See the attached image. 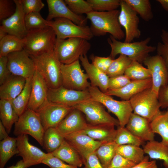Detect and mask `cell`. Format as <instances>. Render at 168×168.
<instances>
[{"mask_svg":"<svg viewBox=\"0 0 168 168\" xmlns=\"http://www.w3.org/2000/svg\"><path fill=\"white\" fill-rule=\"evenodd\" d=\"M119 12V10L116 9L105 12L93 11L86 14L94 36H104L108 33L118 40L124 39L125 34L118 20Z\"/></svg>","mask_w":168,"mask_h":168,"instance_id":"cell-1","label":"cell"},{"mask_svg":"<svg viewBox=\"0 0 168 168\" xmlns=\"http://www.w3.org/2000/svg\"><path fill=\"white\" fill-rule=\"evenodd\" d=\"M151 38L148 37L140 41L127 43L122 42L110 35L107 42L111 48L109 56L114 59L118 54L125 55L133 61L140 63L149 56V54L156 50V47L149 45Z\"/></svg>","mask_w":168,"mask_h":168,"instance_id":"cell-2","label":"cell"},{"mask_svg":"<svg viewBox=\"0 0 168 168\" xmlns=\"http://www.w3.org/2000/svg\"><path fill=\"white\" fill-rule=\"evenodd\" d=\"M36 69L41 75L49 88L62 86L61 63L58 60L54 49L35 56H30Z\"/></svg>","mask_w":168,"mask_h":168,"instance_id":"cell-3","label":"cell"},{"mask_svg":"<svg viewBox=\"0 0 168 168\" xmlns=\"http://www.w3.org/2000/svg\"><path fill=\"white\" fill-rule=\"evenodd\" d=\"M91 47L88 40L80 38L66 39L56 38L54 47L55 54L60 63L68 64L79 60L86 54Z\"/></svg>","mask_w":168,"mask_h":168,"instance_id":"cell-4","label":"cell"},{"mask_svg":"<svg viewBox=\"0 0 168 168\" xmlns=\"http://www.w3.org/2000/svg\"><path fill=\"white\" fill-rule=\"evenodd\" d=\"M24 39L23 49L30 56H35L54 49L56 36L49 26L29 31Z\"/></svg>","mask_w":168,"mask_h":168,"instance_id":"cell-5","label":"cell"},{"mask_svg":"<svg viewBox=\"0 0 168 168\" xmlns=\"http://www.w3.org/2000/svg\"><path fill=\"white\" fill-rule=\"evenodd\" d=\"M133 113L149 120L150 122L163 112L158 95L152 90L147 89L133 96L129 100Z\"/></svg>","mask_w":168,"mask_h":168,"instance_id":"cell-6","label":"cell"},{"mask_svg":"<svg viewBox=\"0 0 168 168\" xmlns=\"http://www.w3.org/2000/svg\"><path fill=\"white\" fill-rule=\"evenodd\" d=\"M88 91L91 99L101 103L117 118L119 126L126 125L133 110L129 101H119L102 92L96 87L90 86Z\"/></svg>","mask_w":168,"mask_h":168,"instance_id":"cell-7","label":"cell"},{"mask_svg":"<svg viewBox=\"0 0 168 168\" xmlns=\"http://www.w3.org/2000/svg\"><path fill=\"white\" fill-rule=\"evenodd\" d=\"M44 131L37 113L27 108L15 124L13 134L17 137L29 134L43 147Z\"/></svg>","mask_w":168,"mask_h":168,"instance_id":"cell-8","label":"cell"},{"mask_svg":"<svg viewBox=\"0 0 168 168\" xmlns=\"http://www.w3.org/2000/svg\"><path fill=\"white\" fill-rule=\"evenodd\" d=\"M48 25L53 29L58 39L80 38L88 40L94 36L88 26L78 25L67 19L55 18L48 21Z\"/></svg>","mask_w":168,"mask_h":168,"instance_id":"cell-9","label":"cell"},{"mask_svg":"<svg viewBox=\"0 0 168 168\" xmlns=\"http://www.w3.org/2000/svg\"><path fill=\"white\" fill-rule=\"evenodd\" d=\"M104 107L100 103L91 99L79 103L73 107L85 114L89 124L93 125L110 124L117 127L119 126L118 120L107 112Z\"/></svg>","mask_w":168,"mask_h":168,"instance_id":"cell-10","label":"cell"},{"mask_svg":"<svg viewBox=\"0 0 168 168\" xmlns=\"http://www.w3.org/2000/svg\"><path fill=\"white\" fill-rule=\"evenodd\" d=\"M62 86L67 89L78 91H88L91 86L86 73L82 70L79 60L68 64H61Z\"/></svg>","mask_w":168,"mask_h":168,"instance_id":"cell-11","label":"cell"},{"mask_svg":"<svg viewBox=\"0 0 168 168\" xmlns=\"http://www.w3.org/2000/svg\"><path fill=\"white\" fill-rule=\"evenodd\" d=\"M73 108L48 101L36 112L45 131L50 128H56Z\"/></svg>","mask_w":168,"mask_h":168,"instance_id":"cell-12","label":"cell"},{"mask_svg":"<svg viewBox=\"0 0 168 168\" xmlns=\"http://www.w3.org/2000/svg\"><path fill=\"white\" fill-rule=\"evenodd\" d=\"M7 58V67L12 74L26 79L33 76L36 70L35 63L24 49L10 53Z\"/></svg>","mask_w":168,"mask_h":168,"instance_id":"cell-13","label":"cell"},{"mask_svg":"<svg viewBox=\"0 0 168 168\" xmlns=\"http://www.w3.org/2000/svg\"><path fill=\"white\" fill-rule=\"evenodd\" d=\"M91 99L88 91H78L67 89L61 86L55 89L49 88V101L73 107Z\"/></svg>","mask_w":168,"mask_h":168,"instance_id":"cell-14","label":"cell"},{"mask_svg":"<svg viewBox=\"0 0 168 168\" xmlns=\"http://www.w3.org/2000/svg\"><path fill=\"white\" fill-rule=\"evenodd\" d=\"M120 10L118 17L119 23L125 30L124 42H131L140 38L141 31L138 28L139 22L138 14L132 10L124 0H121Z\"/></svg>","mask_w":168,"mask_h":168,"instance_id":"cell-15","label":"cell"},{"mask_svg":"<svg viewBox=\"0 0 168 168\" xmlns=\"http://www.w3.org/2000/svg\"><path fill=\"white\" fill-rule=\"evenodd\" d=\"M143 63L151 72L152 89L158 95L160 88L168 85V69L162 58L157 54L149 56Z\"/></svg>","mask_w":168,"mask_h":168,"instance_id":"cell-16","label":"cell"},{"mask_svg":"<svg viewBox=\"0 0 168 168\" xmlns=\"http://www.w3.org/2000/svg\"><path fill=\"white\" fill-rule=\"evenodd\" d=\"M16 144L18 152V156L21 157L27 167L41 163L49 154L30 144L27 135L16 137Z\"/></svg>","mask_w":168,"mask_h":168,"instance_id":"cell-17","label":"cell"},{"mask_svg":"<svg viewBox=\"0 0 168 168\" xmlns=\"http://www.w3.org/2000/svg\"><path fill=\"white\" fill-rule=\"evenodd\" d=\"M16 5L14 13L10 17L1 21L0 28L7 34L24 39L28 31L25 22V14L23 11L21 0H14Z\"/></svg>","mask_w":168,"mask_h":168,"instance_id":"cell-18","label":"cell"},{"mask_svg":"<svg viewBox=\"0 0 168 168\" xmlns=\"http://www.w3.org/2000/svg\"><path fill=\"white\" fill-rule=\"evenodd\" d=\"M62 135L65 140L79 153L83 161L87 156L95 152L101 145L105 143L94 140L80 131Z\"/></svg>","mask_w":168,"mask_h":168,"instance_id":"cell-19","label":"cell"},{"mask_svg":"<svg viewBox=\"0 0 168 168\" xmlns=\"http://www.w3.org/2000/svg\"><path fill=\"white\" fill-rule=\"evenodd\" d=\"M48 14L46 20L48 21L53 19L60 18L69 19L79 26H86L87 19L82 16L76 15L68 7L64 0H47Z\"/></svg>","mask_w":168,"mask_h":168,"instance_id":"cell-20","label":"cell"},{"mask_svg":"<svg viewBox=\"0 0 168 168\" xmlns=\"http://www.w3.org/2000/svg\"><path fill=\"white\" fill-rule=\"evenodd\" d=\"M48 86L36 69L32 77L30 98L27 108L36 112L48 101Z\"/></svg>","mask_w":168,"mask_h":168,"instance_id":"cell-21","label":"cell"},{"mask_svg":"<svg viewBox=\"0 0 168 168\" xmlns=\"http://www.w3.org/2000/svg\"><path fill=\"white\" fill-rule=\"evenodd\" d=\"M147 119L132 113L125 127L133 135L144 142L154 140L155 133Z\"/></svg>","mask_w":168,"mask_h":168,"instance_id":"cell-22","label":"cell"},{"mask_svg":"<svg viewBox=\"0 0 168 168\" xmlns=\"http://www.w3.org/2000/svg\"><path fill=\"white\" fill-rule=\"evenodd\" d=\"M82 112L74 108L56 128L62 135L81 131L86 128L87 124Z\"/></svg>","mask_w":168,"mask_h":168,"instance_id":"cell-23","label":"cell"},{"mask_svg":"<svg viewBox=\"0 0 168 168\" xmlns=\"http://www.w3.org/2000/svg\"><path fill=\"white\" fill-rule=\"evenodd\" d=\"M79 60L90 80L91 86L97 87L105 93L108 90L109 77L90 63L86 54L81 56Z\"/></svg>","mask_w":168,"mask_h":168,"instance_id":"cell-24","label":"cell"},{"mask_svg":"<svg viewBox=\"0 0 168 168\" xmlns=\"http://www.w3.org/2000/svg\"><path fill=\"white\" fill-rule=\"evenodd\" d=\"M151 78L141 80L131 81L130 82L119 89L108 90L105 93L120 97L124 100L129 101L134 96L147 89L151 88Z\"/></svg>","mask_w":168,"mask_h":168,"instance_id":"cell-25","label":"cell"},{"mask_svg":"<svg viewBox=\"0 0 168 168\" xmlns=\"http://www.w3.org/2000/svg\"><path fill=\"white\" fill-rule=\"evenodd\" d=\"M26 80L22 77L11 74L0 85V98L11 101L22 91Z\"/></svg>","mask_w":168,"mask_h":168,"instance_id":"cell-26","label":"cell"},{"mask_svg":"<svg viewBox=\"0 0 168 168\" xmlns=\"http://www.w3.org/2000/svg\"><path fill=\"white\" fill-rule=\"evenodd\" d=\"M114 127L110 124L93 125L88 124L86 128L79 131L94 140L107 143L114 141L117 132Z\"/></svg>","mask_w":168,"mask_h":168,"instance_id":"cell-27","label":"cell"},{"mask_svg":"<svg viewBox=\"0 0 168 168\" xmlns=\"http://www.w3.org/2000/svg\"><path fill=\"white\" fill-rule=\"evenodd\" d=\"M50 153L68 164L77 167H81L83 164L79 153L65 139L58 149Z\"/></svg>","mask_w":168,"mask_h":168,"instance_id":"cell-28","label":"cell"},{"mask_svg":"<svg viewBox=\"0 0 168 168\" xmlns=\"http://www.w3.org/2000/svg\"><path fill=\"white\" fill-rule=\"evenodd\" d=\"M145 154L153 159L160 160L163 161L165 168H168V146L160 142L154 140L147 142L143 146Z\"/></svg>","mask_w":168,"mask_h":168,"instance_id":"cell-29","label":"cell"},{"mask_svg":"<svg viewBox=\"0 0 168 168\" xmlns=\"http://www.w3.org/2000/svg\"><path fill=\"white\" fill-rule=\"evenodd\" d=\"M19 117L11 101L0 99V121L5 127L8 134L11 132L13 124L18 121Z\"/></svg>","mask_w":168,"mask_h":168,"instance_id":"cell-30","label":"cell"},{"mask_svg":"<svg viewBox=\"0 0 168 168\" xmlns=\"http://www.w3.org/2000/svg\"><path fill=\"white\" fill-rule=\"evenodd\" d=\"M24 39L7 34L0 40V57L7 56L10 53L23 49Z\"/></svg>","mask_w":168,"mask_h":168,"instance_id":"cell-31","label":"cell"},{"mask_svg":"<svg viewBox=\"0 0 168 168\" xmlns=\"http://www.w3.org/2000/svg\"><path fill=\"white\" fill-rule=\"evenodd\" d=\"M116 152L136 165L141 162L145 157L143 149L133 145H118Z\"/></svg>","mask_w":168,"mask_h":168,"instance_id":"cell-32","label":"cell"},{"mask_svg":"<svg viewBox=\"0 0 168 168\" xmlns=\"http://www.w3.org/2000/svg\"><path fill=\"white\" fill-rule=\"evenodd\" d=\"M32 77L26 79L25 85L22 91L11 101L14 109L19 116L27 108L30 98Z\"/></svg>","mask_w":168,"mask_h":168,"instance_id":"cell-33","label":"cell"},{"mask_svg":"<svg viewBox=\"0 0 168 168\" xmlns=\"http://www.w3.org/2000/svg\"><path fill=\"white\" fill-rule=\"evenodd\" d=\"M18 152L16 138L9 136L0 142V168H4L8 161Z\"/></svg>","mask_w":168,"mask_h":168,"instance_id":"cell-34","label":"cell"},{"mask_svg":"<svg viewBox=\"0 0 168 168\" xmlns=\"http://www.w3.org/2000/svg\"><path fill=\"white\" fill-rule=\"evenodd\" d=\"M64 139L56 128H49L44 131L42 147L47 153H52L60 147Z\"/></svg>","mask_w":168,"mask_h":168,"instance_id":"cell-35","label":"cell"},{"mask_svg":"<svg viewBox=\"0 0 168 168\" xmlns=\"http://www.w3.org/2000/svg\"><path fill=\"white\" fill-rule=\"evenodd\" d=\"M150 126L153 133L161 136V142L168 146V107L151 122Z\"/></svg>","mask_w":168,"mask_h":168,"instance_id":"cell-36","label":"cell"},{"mask_svg":"<svg viewBox=\"0 0 168 168\" xmlns=\"http://www.w3.org/2000/svg\"><path fill=\"white\" fill-rule=\"evenodd\" d=\"M118 146L114 141L105 143L101 145L95 152L101 164L105 168L109 165L116 153Z\"/></svg>","mask_w":168,"mask_h":168,"instance_id":"cell-37","label":"cell"},{"mask_svg":"<svg viewBox=\"0 0 168 168\" xmlns=\"http://www.w3.org/2000/svg\"><path fill=\"white\" fill-rule=\"evenodd\" d=\"M130 7L138 14L144 21H148L153 17L150 1L149 0H124Z\"/></svg>","mask_w":168,"mask_h":168,"instance_id":"cell-38","label":"cell"},{"mask_svg":"<svg viewBox=\"0 0 168 168\" xmlns=\"http://www.w3.org/2000/svg\"><path fill=\"white\" fill-rule=\"evenodd\" d=\"M114 141L118 145H133L140 146L145 144V142L133 135L125 127L120 126L117 127Z\"/></svg>","mask_w":168,"mask_h":168,"instance_id":"cell-39","label":"cell"},{"mask_svg":"<svg viewBox=\"0 0 168 168\" xmlns=\"http://www.w3.org/2000/svg\"><path fill=\"white\" fill-rule=\"evenodd\" d=\"M132 61L127 56L120 54L117 58L113 59L106 74L109 77L124 75Z\"/></svg>","mask_w":168,"mask_h":168,"instance_id":"cell-40","label":"cell"},{"mask_svg":"<svg viewBox=\"0 0 168 168\" xmlns=\"http://www.w3.org/2000/svg\"><path fill=\"white\" fill-rule=\"evenodd\" d=\"M124 74L131 81L143 80L152 77L149 70L135 61H132Z\"/></svg>","mask_w":168,"mask_h":168,"instance_id":"cell-41","label":"cell"},{"mask_svg":"<svg viewBox=\"0 0 168 168\" xmlns=\"http://www.w3.org/2000/svg\"><path fill=\"white\" fill-rule=\"evenodd\" d=\"M25 22L28 31L49 26L48 21L42 17L40 12H31L25 15Z\"/></svg>","mask_w":168,"mask_h":168,"instance_id":"cell-42","label":"cell"},{"mask_svg":"<svg viewBox=\"0 0 168 168\" xmlns=\"http://www.w3.org/2000/svg\"><path fill=\"white\" fill-rule=\"evenodd\" d=\"M121 0H87L93 11L105 12L116 10L120 6Z\"/></svg>","mask_w":168,"mask_h":168,"instance_id":"cell-43","label":"cell"},{"mask_svg":"<svg viewBox=\"0 0 168 168\" xmlns=\"http://www.w3.org/2000/svg\"><path fill=\"white\" fill-rule=\"evenodd\" d=\"M65 3L69 9L75 14L82 15L93 11L90 4L84 0H65Z\"/></svg>","mask_w":168,"mask_h":168,"instance_id":"cell-44","label":"cell"},{"mask_svg":"<svg viewBox=\"0 0 168 168\" xmlns=\"http://www.w3.org/2000/svg\"><path fill=\"white\" fill-rule=\"evenodd\" d=\"M160 37L161 42L158 43L156 47L157 54L162 58L168 69V32L162 29Z\"/></svg>","mask_w":168,"mask_h":168,"instance_id":"cell-45","label":"cell"},{"mask_svg":"<svg viewBox=\"0 0 168 168\" xmlns=\"http://www.w3.org/2000/svg\"><path fill=\"white\" fill-rule=\"evenodd\" d=\"M16 5L13 0H0V20L1 22L15 12Z\"/></svg>","mask_w":168,"mask_h":168,"instance_id":"cell-46","label":"cell"},{"mask_svg":"<svg viewBox=\"0 0 168 168\" xmlns=\"http://www.w3.org/2000/svg\"><path fill=\"white\" fill-rule=\"evenodd\" d=\"M92 63L99 70L106 74L113 60L109 56L100 57L92 54L90 56Z\"/></svg>","mask_w":168,"mask_h":168,"instance_id":"cell-47","label":"cell"},{"mask_svg":"<svg viewBox=\"0 0 168 168\" xmlns=\"http://www.w3.org/2000/svg\"><path fill=\"white\" fill-rule=\"evenodd\" d=\"M25 15L33 12H39L44 6L41 0H21Z\"/></svg>","mask_w":168,"mask_h":168,"instance_id":"cell-48","label":"cell"},{"mask_svg":"<svg viewBox=\"0 0 168 168\" xmlns=\"http://www.w3.org/2000/svg\"><path fill=\"white\" fill-rule=\"evenodd\" d=\"M131 81V80L124 74L109 77L108 90L119 89Z\"/></svg>","mask_w":168,"mask_h":168,"instance_id":"cell-49","label":"cell"},{"mask_svg":"<svg viewBox=\"0 0 168 168\" xmlns=\"http://www.w3.org/2000/svg\"><path fill=\"white\" fill-rule=\"evenodd\" d=\"M50 168H78L77 167L65 163L64 161L49 153L48 156L42 161Z\"/></svg>","mask_w":168,"mask_h":168,"instance_id":"cell-50","label":"cell"},{"mask_svg":"<svg viewBox=\"0 0 168 168\" xmlns=\"http://www.w3.org/2000/svg\"><path fill=\"white\" fill-rule=\"evenodd\" d=\"M135 165L116 152L107 168H131Z\"/></svg>","mask_w":168,"mask_h":168,"instance_id":"cell-51","label":"cell"},{"mask_svg":"<svg viewBox=\"0 0 168 168\" xmlns=\"http://www.w3.org/2000/svg\"><path fill=\"white\" fill-rule=\"evenodd\" d=\"M84 168H105L101 164L95 152L87 156L83 160Z\"/></svg>","mask_w":168,"mask_h":168,"instance_id":"cell-52","label":"cell"},{"mask_svg":"<svg viewBox=\"0 0 168 168\" xmlns=\"http://www.w3.org/2000/svg\"><path fill=\"white\" fill-rule=\"evenodd\" d=\"M11 74L7 67V56L0 57V85Z\"/></svg>","mask_w":168,"mask_h":168,"instance_id":"cell-53","label":"cell"},{"mask_svg":"<svg viewBox=\"0 0 168 168\" xmlns=\"http://www.w3.org/2000/svg\"><path fill=\"white\" fill-rule=\"evenodd\" d=\"M158 96L161 108H167L168 107V85L160 88Z\"/></svg>","mask_w":168,"mask_h":168,"instance_id":"cell-54","label":"cell"},{"mask_svg":"<svg viewBox=\"0 0 168 168\" xmlns=\"http://www.w3.org/2000/svg\"><path fill=\"white\" fill-rule=\"evenodd\" d=\"M148 156H145L144 159L140 163L131 168H157L155 160L149 161Z\"/></svg>","mask_w":168,"mask_h":168,"instance_id":"cell-55","label":"cell"},{"mask_svg":"<svg viewBox=\"0 0 168 168\" xmlns=\"http://www.w3.org/2000/svg\"><path fill=\"white\" fill-rule=\"evenodd\" d=\"M6 128L2 122L0 121V141L7 138L8 135Z\"/></svg>","mask_w":168,"mask_h":168,"instance_id":"cell-56","label":"cell"},{"mask_svg":"<svg viewBox=\"0 0 168 168\" xmlns=\"http://www.w3.org/2000/svg\"><path fill=\"white\" fill-rule=\"evenodd\" d=\"M28 168L22 160L17 162L15 165L7 168Z\"/></svg>","mask_w":168,"mask_h":168,"instance_id":"cell-57","label":"cell"},{"mask_svg":"<svg viewBox=\"0 0 168 168\" xmlns=\"http://www.w3.org/2000/svg\"><path fill=\"white\" fill-rule=\"evenodd\" d=\"M156 1L160 3L165 11L168 12V0H157Z\"/></svg>","mask_w":168,"mask_h":168,"instance_id":"cell-58","label":"cell"},{"mask_svg":"<svg viewBox=\"0 0 168 168\" xmlns=\"http://www.w3.org/2000/svg\"><path fill=\"white\" fill-rule=\"evenodd\" d=\"M7 34L3 30L0 28V40Z\"/></svg>","mask_w":168,"mask_h":168,"instance_id":"cell-59","label":"cell"}]
</instances>
